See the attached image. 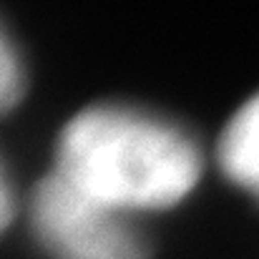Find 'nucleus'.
Wrapping results in <instances>:
<instances>
[{
  "label": "nucleus",
  "mask_w": 259,
  "mask_h": 259,
  "mask_svg": "<svg viewBox=\"0 0 259 259\" xmlns=\"http://www.w3.org/2000/svg\"><path fill=\"white\" fill-rule=\"evenodd\" d=\"M0 68H3V103L5 108L15 101L18 96V71H15V56L8 46V38L3 43V61H0Z\"/></svg>",
  "instance_id": "obj_4"
},
{
  "label": "nucleus",
  "mask_w": 259,
  "mask_h": 259,
  "mask_svg": "<svg viewBox=\"0 0 259 259\" xmlns=\"http://www.w3.org/2000/svg\"><path fill=\"white\" fill-rule=\"evenodd\" d=\"M222 164L227 174L259 196V96L232 118L222 139Z\"/></svg>",
  "instance_id": "obj_3"
},
{
  "label": "nucleus",
  "mask_w": 259,
  "mask_h": 259,
  "mask_svg": "<svg viewBox=\"0 0 259 259\" xmlns=\"http://www.w3.org/2000/svg\"><path fill=\"white\" fill-rule=\"evenodd\" d=\"M30 217L40 242L58 259H144L123 211L88 196L58 171L38 184Z\"/></svg>",
  "instance_id": "obj_2"
},
{
  "label": "nucleus",
  "mask_w": 259,
  "mask_h": 259,
  "mask_svg": "<svg viewBox=\"0 0 259 259\" xmlns=\"http://www.w3.org/2000/svg\"><path fill=\"white\" fill-rule=\"evenodd\" d=\"M56 171L101 204L131 211L179 201L196 181L199 159L189 139L171 126L98 106L63 128Z\"/></svg>",
  "instance_id": "obj_1"
}]
</instances>
